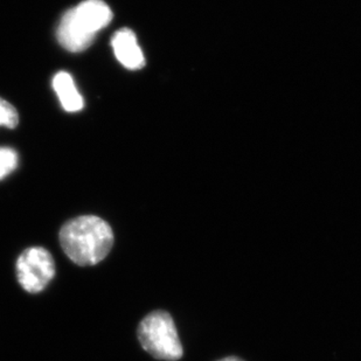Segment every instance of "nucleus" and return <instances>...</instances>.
I'll return each instance as SVG.
<instances>
[{"label": "nucleus", "mask_w": 361, "mask_h": 361, "mask_svg": "<svg viewBox=\"0 0 361 361\" xmlns=\"http://www.w3.org/2000/svg\"><path fill=\"white\" fill-rule=\"evenodd\" d=\"M59 238L66 255L81 267L103 261L114 245L113 229L95 215H82L66 222Z\"/></svg>", "instance_id": "f257e3e1"}, {"label": "nucleus", "mask_w": 361, "mask_h": 361, "mask_svg": "<svg viewBox=\"0 0 361 361\" xmlns=\"http://www.w3.org/2000/svg\"><path fill=\"white\" fill-rule=\"evenodd\" d=\"M113 12L102 0H85L67 11L56 31L59 44L72 53H80L92 46L96 33L106 27Z\"/></svg>", "instance_id": "f03ea898"}, {"label": "nucleus", "mask_w": 361, "mask_h": 361, "mask_svg": "<svg viewBox=\"0 0 361 361\" xmlns=\"http://www.w3.org/2000/svg\"><path fill=\"white\" fill-rule=\"evenodd\" d=\"M137 334L144 351L152 358L178 361L184 355L177 327L167 311H152L145 316L140 323Z\"/></svg>", "instance_id": "7ed1b4c3"}, {"label": "nucleus", "mask_w": 361, "mask_h": 361, "mask_svg": "<svg viewBox=\"0 0 361 361\" xmlns=\"http://www.w3.org/2000/svg\"><path fill=\"white\" fill-rule=\"evenodd\" d=\"M54 275V259L47 249L32 247L21 252L17 261V276L25 291L41 293Z\"/></svg>", "instance_id": "20e7f679"}, {"label": "nucleus", "mask_w": 361, "mask_h": 361, "mask_svg": "<svg viewBox=\"0 0 361 361\" xmlns=\"http://www.w3.org/2000/svg\"><path fill=\"white\" fill-rule=\"evenodd\" d=\"M111 46L117 60L126 68L137 71L145 66L143 51L137 42L136 35L129 28H122L117 31L111 39Z\"/></svg>", "instance_id": "39448f33"}, {"label": "nucleus", "mask_w": 361, "mask_h": 361, "mask_svg": "<svg viewBox=\"0 0 361 361\" xmlns=\"http://www.w3.org/2000/svg\"><path fill=\"white\" fill-rule=\"evenodd\" d=\"M53 88L66 111L76 113L83 109V99L76 88L75 82L68 73L59 72L53 79Z\"/></svg>", "instance_id": "423d86ee"}, {"label": "nucleus", "mask_w": 361, "mask_h": 361, "mask_svg": "<svg viewBox=\"0 0 361 361\" xmlns=\"http://www.w3.org/2000/svg\"><path fill=\"white\" fill-rule=\"evenodd\" d=\"M17 166V152L11 147H0V180L10 176Z\"/></svg>", "instance_id": "0eeeda50"}, {"label": "nucleus", "mask_w": 361, "mask_h": 361, "mask_svg": "<svg viewBox=\"0 0 361 361\" xmlns=\"http://www.w3.org/2000/svg\"><path fill=\"white\" fill-rule=\"evenodd\" d=\"M19 123L18 111L11 103L0 99V126L13 129Z\"/></svg>", "instance_id": "6e6552de"}, {"label": "nucleus", "mask_w": 361, "mask_h": 361, "mask_svg": "<svg viewBox=\"0 0 361 361\" xmlns=\"http://www.w3.org/2000/svg\"><path fill=\"white\" fill-rule=\"evenodd\" d=\"M216 361H245L243 359L240 358V357H236V355H229V357H226V358L219 359Z\"/></svg>", "instance_id": "1a4fd4ad"}]
</instances>
